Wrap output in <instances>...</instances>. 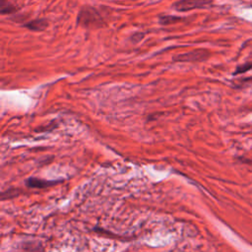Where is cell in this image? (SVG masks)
Listing matches in <instances>:
<instances>
[{"mask_svg":"<svg viewBox=\"0 0 252 252\" xmlns=\"http://www.w3.org/2000/svg\"><path fill=\"white\" fill-rule=\"evenodd\" d=\"M99 21H100V18L97 12L90 7H86L85 9L81 10L78 15V24L85 27L96 25V23Z\"/></svg>","mask_w":252,"mask_h":252,"instance_id":"1","label":"cell"},{"mask_svg":"<svg viewBox=\"0 0 252 252\" xmlns=\"http://www.w3.org/2000/svg\"><path fill=\"white\" fill-rule=\"evenodd\" d=\"M207 3V0H179L173 4V8L177 11L185 12L192 9L204 7Z\"/></svg>","mask_w":252,"mask_h":252,"instance_id":"2","label":"cell"},{"mask_svg":"<svg viewBox=\"0 0 252 252\" xmlns=\"http://www.w3.org/2000/svg\"><path fill=\"white\" fill-rule=\"evenodd\" d=\"M60 181H55V180H43V179H39V178H35V177H30L29 179H27L26 184L28 187L30 188H45V187H50L52 185L57 184Z\"/></svg>","mask_w":252,"mask_h":252,"instance_id":"3","label":"cell"},{"mask_svg":"<svg viewBox=\"0 0 252 252\" xmlns=\"http://www.w3.org/2000/svg\"><path fill=\"white\" fill-rule=\"evenodd\" d=\"M47 22L43 19H37V20H32L27 24H25V27L29 30H32V31H35V32H38V31H43L46 27H47Z\"/></svg>","mask_w":252,"mask_h":252,"instance_id":"4","label":"cell"},{"mask_svg":"<svg viewBox=\"0 0 252 252\" xmlns=\"http://www.w3.org/2000/svg\"><path fill=\"white\" fill-rule=\"evenodd\" d=\"M179 20H180V18H177V17H174V16H163V17L159 18V22L162 25L172 24V23H175V22H177Z\"/></svg>","mask_w":252,"mask_h":252,"instance_id":"5","label":"cell"},{"mask_svg":"<svg viewBox=\"0 0 252 252\" xmlns=\"http://www.w3.org/2000/svg\"><path fill=\"white\" fill-rule=\"evenodd\" d=\"M13 10H14V7L9 2L6 3L5 0H2V2H1V12H2V14L11 13Z\"/></svg>","mask_w":252,"mask_h":252,"instance_id":"6","label":"cell"},{"mask_svg":"<svg viewBox=\"0 0 252 252\" xmlns=\"http://www.w3.org/2000/svg\"><path fill=\"white\" fill-rule=\"evenodd\" d=\"M17 195H18V193H17V191H16L15 189H8L7 191L3 192L1 196H2V199L4 200V199H6V198L15 197V196H17Z\"/></svg>","mask_w":252,"mask_h":252,"instance_id":"7","label":"cell"}]
</instances>
